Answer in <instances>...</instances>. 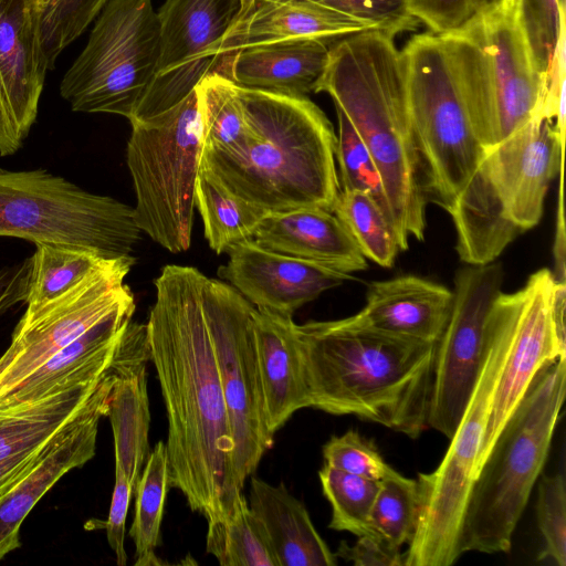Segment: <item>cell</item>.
I'll list each match as a JSON object with an SVG mask.
<instances>
[{"instance_id":"obj_1","label":"cell","mask_w":566,"mask_h":566,"mask_svg":"<svg viewBox=\"0 0 566 566\" xmlns=\"http://www.w3.org/2000/svg\"><path fill=\"white\" fill-rule=\"evenodd\" d=\"M205 276L191 266L166 265L155 280L146 326L167 412L169 485L209 522L231 515L245 497L202 310Z\"/></svg>"},{"instance_id":"obj_2","label":"cell","mask_w":566,"mask_h":566,"mask_svg":"<svg viewBox=\"0 0 566 566\" xmlns=\"http://www.w3.org/2000/svg\"><path fill=\"white\" fill-rule=\"evenodd\" d=\"M310 408L412 439L428 429L436 343L377 331L356 315L296 324Z\"/></svg>"},{"instance_id":"obj_3","label":"cell","mask_w":566,"mask_h":566,"mask_svg":"<svg viewBox=\"0 0 566 566\" xmlns=\"http://www.w3.org/2000/svg\"><path fill=\"white\" fill-rule=\"evenodd\" d=\"M327 93L353 125L382 179L399 248L422 241L428 197L412 133L405 67L394 36L367 30L329 49L315 93Z\"/></svg>"},{"instance_id":"obj_4","label":"cell","mask_w":566,"mask_h":566,"mask_svg":"<svg viewBox=\"0 0 566 566\" xmlns=\"http://www.w3.org/2000/svg\"><path fill=\"white\" fill-rule=\"evenodd\" d=\"M249 126L234 153L205 151L200 167L266 213L316 207L333 212L339 193L333 125L306 96L235 85Z\"/></svg>"},{"instance_id":"obj_5","label":"cell","mask_w":566,"mask_h":566,"mask_svg":"<svg viewBox=\"0 0 566 566\" xmlns=\"http://www.w3.org/2000/svg\"><path fill=\"white\" fill-rule=\"evenodd\" d=\"M566 391V357L546 364L480 464L465 506L462 554L507 553L545 465Z\"/></svg>"},{"instance_id":"obj_6","label":"cell","mask_w":566,"mask_h":566,"mask_svg":"<svg viewBox=\"0 0 566 566\" xmlns=\"http://www.w3.org/2000/svg\"><path fill=\"white\" fill-rule=\"evenodd\" d=\"M442 36L470 124L485 151L539 116L546 78L507 0L494 1Z\"/></svg>"},{"instance_id":"obj_7","label":"cell","mask_w":566,"mask_h":566,"mask_svg":"<svg viewBox=\"0 0 566 566\" xmlns=\"http://www.w3.org/2000/svg\"><path fill=\"white\" fill-rule=\"evenodd\" d=\"M511 334V298L501 292L488 316L479 378L447 453L434 471L418 474V518L405 566H450L463 555L460 538L465 506Z\"/></svg>"},{"instance_id":"obj_8","label":"cell","mask_w":566,"mask_h":566,"mask_svg":"<svg viewBox=\"0 0 566 566\" xmlns=\"http://www.w3.org/2000/svg\"><path fill=\"white\" fill-rule=\"evenodd\" d=\"M130 124L126 158L136 223L169 252L187 251L202 154L196 90L171 108Z\"/></svg>"},{"instance_id":"obj_9","label":"cell","mask_w":566,"mask_h":566,"mask_svg":"<svg viewBox=\"0 0 566 566\" xmlns=\"http://www.w3.org/2000/svg\"><path fill=\"white\" fill-rule=\"evenodd\" d=\"M142 230L134 209L44 169L0 168V237L74 245L106 260L133 256Z\"/></svg>"},{"instance_id":"obj_10","label":"cell","mask_w":566,"mask_h":566,"mask_svg":"<svg viewBox=\"0 0 566 566\" xmlns=\"http://www.w3.org/2000/svg\"><path fill=\"white\" fill-rule=\"evenodd\" d=\"M412 133L428 199L448 211L485 155L470 124L442 35L412 36L401 50Z\"/></svg>"},{"instance_id":"obj_11","label":"cell","mask_w":566,"mask_h":566,"mask_svg":"<svg viewBox=\"0 0 566 566\" xmlns=\"http://www.w3.org/2000/svg\"><path fill=\"white\" fill-rule=\"evenodd\" d=\"M60 84L73 112L134 116L157 70L160 23L153 0H107Z\"/></svg>"},{"instance_id":"obj_12","label":"cell","mask_w":566,"mask_h":566,"mask_svg":"<svg viewBox=\"0 0 566 566\" xmlns=\"http://www.w3.org/2000/svg\"><path fill=\"white\" fill-rule=\"evenodd\" d=\"M201 301L233 439L234 468L243 486L273 442L258 366L254 307L230 284L207 276Z\"/></svg>"},{"instance_id":"obj_13","label":"cell","mask_w":566,"mask_h":566,"mask_svg":"<svg viewBox=\"0 0 566 566\" xmlns=\"http://www.w3.org/2000/svg\"><path fill=\"white\" fill-rule=\"evenodd\" d=\"M504 280L500 263L468 265L454 277L447 325L436 343L428 427L453 436L483 364L486 321Z\"/></svg>"},{"instance_id":"obj_14","label":"cell","mask_w":566,"mask_h":566,"mask_svg":"<svg viewBox=\"0 0 566 566\" xmlns=\"http://www.w3.org/2000/svg\"><path fill=\"white\" fill-rule=\"evenodd\" d=\"M241 0H166L158 12L160 54L155 76L129 122L154 117L219 74V49L237 20Z\"/></svg>"},{"instance_id":"obj_15","label":"cell","mask_w":566,"mask_h":566,"mask_svg":"<svg viewBox=\"0 0 566 566\" xmlns=\"http://www.w3.org/2000/svg\"><path fill=\"white\" fill-rule=\"evenodd\" d=\"M135 262L113 260L56 298L27 306L12 334L14 356L0 374V396L92 326L134 304L124 279Z\"/></svg>"},{"instance_id":"obj_16","label":"cell","mask_w":566,"mask_h":566,"mask_svg":"<svg viewBox=\"0 0 566 566\" xmlns=\"http://www.w3.org/2000/svg\"><path fill=\"white\" fill-rule=\"evenodd\" d=\"M555 282L552 271L541 269L522 289L509 293L511 342L494 390L478 469L537 373L546 364L566 357V342L558 335L553 316Z\"/></svg>"},{"instance_id":"obj_17","label":"cell","mask_w":566,"mask_h":566,"mask_svg":"<svg viewBox=\"0 0 566 566\" xmlns=\"http://www.w3.org/2000/svg\"><path fill=\"white\" fill-rule=\"evenodd\" d=\"M564 160L565 137L553 120L534 117L485 151L478 169L501 213L522 234L538 224Z\"/></svg>"},{"instance_id":"obj_18","label":"cell","mask_w":566,"mask_h":566,"mask_svg":"<svg viewBox=\"0 0 566 566\" xmlns=\"http://www.w3.org/2000/svg\"><path fill=\"white\" fill-rule=\"evenodd\" d=\"M114 382L112 366L78 413L0 492V560L20 547V527L40 499L69 471L96 451L98 424L107 416Z\"/></svg>"},{"instance_id":"obj_19","label":"cell","mask_w":566,"mask_h":566,"mask_svg":"<svg viewBox=\"0 0 566 566\" xmlns=\"http://www.w3.org/2000/svg\"><path fill=\"white\" fill-rule=\"evenodd\" d=\"M229 261L218 275L256 307L292 316L323 292L354 277L350 274L274 252L253 239L227 250Z\"/></svg>"},{"instance_id":"obj_20","label":"cell","mask_w":566,"mask_h":566,"mask_svg":"<svg viewBox=\"0 0 566 566\" xmlns=\"http://www.w3.org/2000/svg\"><path fill=\"white\" fill-rule=\"evenodd\" d=\"M148 360L147 326L129 321L112 360L114 382L107 416L114 434L115 468L124 472L134 492L149 450Z\"/></svg>"},{"instance_id":"obj_21","label":"cell","mask_w":566,"mask_h":566,"mask_svg":"<svg viewBox=\"0 0 566 566\" xmlns=\"http://www.w3.org/2000/svg\"><path fill=\"white\" fill-rule=\"evenodd\" d=\"M48 70L36 0H0V88L22 139L36 119Z\"/></svg>"},{"instance_id":"obj_22","label":"cell","mask_w":566,"mask_h":566,"mask_svg":"<svg viewBox=\"0 0 566 566\" xmlns=\"http://www.w3.org/2000/svg\"><path fill=\"white\" fill-rule=\"evenodd\" d=\"M135 303L123 306L60 349L0 396V407L33 401L80 384L97 380L109 368L118 338Z\"/></svg>"},{"instance_id":"obj_23","label":"cell","mask_w":566,"mask_h":566,"mask_svg":"<svg viewBox=\"0 0 566 566\" xmlns=\"http://www.w3.org/2000/svg\"><path fill=\"white\" fill-rule=\"evenodd\" d=\"M252 239L268 250L346 274L367 268V259L342 221L322 208L268 213Z\"/></svg>"},{"instance_id":"obj_24","label":"cell","mask_w":566,"mask_h":566,"mask_svg":"<svg viewBox=\"0 0 566 566\" xmlns=\"http://www.w3.org/2000/svg\"><path fill=\"white\" fill-rule=\"evenodd\" d=\"M252 317L265 417L274 434L295 411L310 408L304 364L292 316L254 307Z\"/></svg>"},{"instance_id":"obj_25","label":"cell","mask_w":566,"mask_h":566,"mask_svg":"<svg viewBox=\"0 0 566 566\" xmlns=\"http://www.w3.org/2000/svg\"><path fill=\"white\" fill-rule=\"evenodd\" d=\"M453 291L416 275L368 285L366 304L356 317L391 335L437 343L450 316Z\"/></svg>"},{"instance_id":"obj_26","label":"cell","mask_w":566,"mask_h":566,"mask_svg":"<svg viewBox=\"0 0 566 566\" xmlns=\"http://www.w3.org/2000/svg\"><path fill=\"white\" fill-rule=\"evenodd\" d=\"M329 49L317 39L251 45L224 57L219 74L241 87L306 96L315 93Z\"/></svg>"},{"instance_id":"obj_27","label":"cell","mask_w":566,"mask_h":566,"mask_svg":"<svg viewBox=\"0 0 566 566\" xmlns=\"http://www.w3.org/2000/svg\"><path fill=\"white\" fill-rule=\"evenodd\" d=\"M371 30L306 0H253L250 9L227 31L219 54L263 43L344 38Z\"/></svg>"},{"instance_id":"obj_28","label":"cell","mask_w":566,"mask_h":566,"mask_svg":"<svg viewBox=\"0 0 566 566\" xmlns=\"http://www.w3.org/2000/svg\"><path fill=\"white\" fill-rule=\"evenodd\" d=\"M101 378L33 401L0 407V492L78 413Z\"/></svg>"},{"instance_id":"obj_29","label":"cell","mask_w":566,"mask_h":566,"mask_svg":"<svg viewBox=\"0 0 566 566\" xmlns=\"http://www.w3.org/2000/svg\"><path fill=\"white\" fill-rule=\"evenodd\" d=\"M249 506L262 522L279 566H335L337 557L305 505L283 484L251 478Z\"/></svg>"},{"instance_id":"obj_30","label":"cell","mask_w":566,"mask_h":566,"mask_svg":"<svg viewBox=\"0 0 566 566\" xmlns=\"http://www.w3.org/2000/svg\"><path fill=\"white\" fill-rule=\"evenodd\" d=\"M209 247L221 254L241 241L252 239L268 213L229 191L212 174L200 167L195 190Z\"/></svg>"},{"instance_id":"obj_31","label":"cell","mask_w":566,"mask_h":566,"mask_svg":"<svg viewBox=\"0 0 566 566\" xmlns=\"http://www.w3.org/2000/svg\"><path fill=\"white\" fill-rule=\"evenodd\" d=\"M202 128V150L234 153L249 138V126L235 84L220 74L203 77L196 86Z\"/></svg>"},{"instance_id":"obj_32","label":"cell","mask_w":566,"mask_h":566,"mask_svg":"<svg viewBox=\"0 0 566 566\" xmlns=\"http://www.w3.org/2000/svg\"><path fill=\"white\" fill-rule=\"evenodd\" d=\"M32 258L27 306L46 303L66 293L113 260L64 244L39 243Z\"/></svg>"},{"instance_id":"obj_33","label":"cell","mask_w":566,"mask_h":566,"mask_svg":"<svg viewBox=\"0 0 566 566\" xmlns=\"http://www.w3.org/2000/svg\"><path fill=\"white\" fill-rule=\"evenodd\" d=\"M169 488L166 443L159 441L148 455L135 489V515L129 530L135 544V565L160 564L156 548L160 544V526Z\"/></svg>"},{"instance_id":"obj_34","label":"cell","mask_w":566,"mask_h":566,"mask_svg":"<svg viewBox=\"0 0 566 566\" xmlns=\"http://www.w3.org/2000/svg\"><path fill=\"white\" fill-rule=\"evenodd\" d=\"M206 548L222 566H279L264 526L247 500L231 515L208 522Z\"/></svg>"},{"instance_id":"obj_35","label":"cell","mask_w":566,"mask_h":566,"mask_svg":"<svg viewBox=\"0 0 566 566\" xmlns=\"http://www.w3.org/2000/svg\"><path fill=\"white\" fill-rule=\"evenodd\" d=\"M333 213L345 226L363 255L391 268L400 250L396 232L380 207L368 195L339 190Z\"/></svg>"},{"instance_id":"obj_36","label":"cell","mask_w":566,"mask_h":566,"mask_svg":"<svg viewBox=\"0 0 566 566\" xmlns=\"http://www.w3.org/2000/svg\"><path fill=\"white\" fill-rule=\"evenodd\" d=\"M323 494L332 506L328 527L363 536L374 534L370 514L379 482L327 464L318 471ZM375 535V534H374Z\"/></svg>"},{"instance_id":"obj_37","label":"cell","mask_w":566,"mask_h":566,"mask_svg":"<svg viewBox=\"0 0 566 566\" xmlns=\"http://www.w3.org/2000/svg\"><path fill=\"white\" fill-rule=\"evenodd\" d=\"M418 509L417 480L391 469L379 481L370 514L373 533L391 546L401 548L413 536Z\"/></svg>"},{"instance_id":"obj_38","label":"cell","mask_w":566,"mask_h":566,"mask_svg":"<svg viewBox=\"0 0 566 566\" xmlns=\"http://www.w3.org/2000/svg\"><path fill=\"white\" fill-rule=\"evenodd\" d=\"M336 115L338 134L335 144V160L339 168L340 190H354L368 195L380 207L392 226L382 179L373 157L353 125L338 108H336Z\"/></svg>"},{"instance_id":"obj_39","label":"cell","mask_w":566,"mask_h":566,"mask_svg":"<svg viewBox=\"0 0 566 566\" xmlns=\"http://www.w3.org/2000/svg\"><path fill=\"white\" fill-rule=\"evenodd\" d=\"M107 0H36L49 70L62 51L84 33Z\"/></svg>"},{"instance_id":"obj_40","label":"cell","mask_w":566,"mask_h":566,"mask_svg":"<svg viewBox=\"0 0 566 566\" xmlns=\"http://www.w3.org/2000/svg\"><path fill=\"white\" fill-rule=\"evenodd\" d=\"M521 22L537 65L547 81L560 32L566 28L560 0H507Z\"/></svg>"},{"instance_id":"obj_41","label":"cell","mask_w":566,"mask_h":566,"mask_svg":"<svg viewBox=\"0 0 566 566\" xmlns=\"http://www.w3.org/2000/svg\"><path fill=\"white\" fill-rule=\"evenodd\" d=\"M537 524L543 547L541 562L566 565V479L563 471L543 475L537 491Z\"/></svg>"},{"instance_id":"obj_42","label":"cell","mask_w":566,"mask_h":566,"mask_svg":"<svg viewBox=\"0 0 566 566\" xmlns=\"http://www.w3.org/2000/svg\"><path fill=\"white\" fill-rule=\"evenodd\" d=\"M391 36L417 29L406 0H306Z\"/></svg>"},{"instance_id":"obj_43","label":"cell","mask_w":566,"mask_h":566,"mask_svg":"<svg viewBox=\"0 0 566 566\" xmlns=\"http://www.w3.org/2000/svg\"><path fill=\"white\" fill-rule=\"evenodd\" d=\"M325 464L379 482L392 469L371 441L356 430L333 436L323 447Z\"/></svg>"},{"instance_id":"obj_44","label":"cell","mask_w":566,"mask_h":566,"mask_svg":"<svg viewBox=\"0 0 566 566\" xmlns=\"http://www.w3.org/2000/svg\"><path fill=\"white\" fill-rule=\"evenodd\" d=\"M410 14L429 32L446 35L463 28L496 0H406Z\"/></svg>"},{"instance_id":"obj_45","label":"cell","mask_w":566,"mask_h":566,"mask_svg":"<svg viewBox=\"0 0 566 566\" xmlns=\"http://www.w3.org/2000/svg\"><path fill=\"white\" fill-rule=\"evenodd\" d=\"M335 555L355 566H405L400 548L374 534L358 536L354 545L342 542Z\"/></svg>"},{"instance_id":"obj_46","label":"cell","mask_w":566,"mask_h":566,"mask_svg":"<svg viewBox=\"0 0 566 566\" xmlns=\"http://www.w3.org/2000/svg\"><path fill=\"white\" fill-rule=\"evenodd\" d=\"M130 483L120 469L115 468V484L106 521L107 542L115 554L116 563L124 566L127 563L125 551V525L132 494Z\"/></svg>"},{"instance_id":"obj_47","label":"cell","mask_w":566,"mask_h":566,"mask_svg":"<svg viewBox=\"0 0 566 566\" xmlns=\"http://www.w3.org/2000/svg\"><path fill=\"white\" fill-rule=\"evenodd\" d=\"M32 270V258L0 270V315L25 302Z\"/></svg>"},{"instance_id":"obj_48","label":"cell","mask_w":566,"mask_h":566,"mask_svg":"<svg viewBox=\"0 0 566 566\" xmlns=\"http://www.w3.org/2000/svg\"><path fill=\"white\" fill-rule=\"evenodd\" d=\"M22 138L0 88V156H9L20 149Z\"/></svg>"},{"instance_id":"obj_49","label":"cell","mask_w":566,"mask_h":566,"mask_svg":"<svg viewBox=\"0 0 566 566\" xmlns=\"http://www.w3.org/2000/svg\"><path fill=\"white\" fill-rule=\"evenodd\" d=\"M14 356V350L11 346L0 357V374L7 368Z\"/></svg>"},{"instance_id":"obj_50","label":"cell","mask_w":566,"mask_h":566,"mask_svg":"<svg viewBox=\"0 0 566 566\" xmlns=\"http://www.w3.org/2000/svg\"><path fill=\"white\" fill-rule=\"evenodd\" d=\"M252 2H253V0H244V1H243L242 7H241V10H240V13H239V15H238L237 20H238L239 18H241V17H242V15H243V14H244L249 9H250V7H251ZM233 23H234V22H233Z\"/></svg>"},{"instance_id":"obj_51","label":"cell","mask_w":566,"mask_h":566,"mask_svg":"<svg viewBox=\"0 0 566 566\" xmlns=\"http://www.w3.org/2000/svg\"><path fill=\"white\" fill-rule=\"evenodd\" d=\"M560 2L565 6V0H560Z\"/></svg>"},{"instance_id":"obj_52","label":"cell","mask_w":566,"mask_h":566,"mask_svg":"<svg viewBox=\"0 0 566 566\" xmlns=\"http://www.w3.org/2000/svg\"><path fill=\"white\" fill-rule=\"evenodd\" d=\"M243 1H244V0H241V7H242Z\"/></svg>"}]
</instances>
